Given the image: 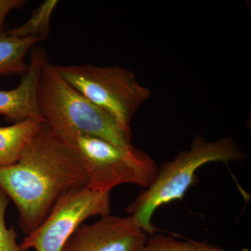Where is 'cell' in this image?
I'll return each mask as SVG.
<instances>
[{"mask_svg":"<svg viewBox=\"0 0 251 251\" xmlns=\"http://www.w3.org/2000/svg\"><path fill=\"white\" fill-rule=\"evenodd\" d=\"M58 2L57 0L44 1L33 12L27 22L6 32L21 39L39 37L44 40L49 35L51 16Z\"/></svg>","mask_w":251,"mask_h":251,"instance_id":"11","label":"cell"},{"mask_svg":"<svg viewBox=\"0 0 251 251\" xmlns=\"http://www.w3.org/2000/svg\"><path fill=\"white\" fill-rule=\"evenodd\" d=\"M148 235L135 216L108 214L81 225L61 251H141Z\"/></svg>","mask_w":251,"mask_h":251,"instance_id":"7","label":"cell"},{"mask_svg":"<svg viewBox=\"0 0 251 251\" xmlns=\"http://www.w3.org/2000/svg\"><path fill=\"white\" fill-rule=\"evenodd\" d=\"M87 184L76 152L46 122L15 164L0 167V189L17 207L26 235L39 227L61 198Z\"/></svg>","mask_w":251,"mask_h":251,"instance_id":"1","label":"cell"},{"mask_svg":"<svg viewBox=\"0 0 251 251\" xmlns=\"http://www.w3.org/2000/svg\"><path fill=\"white\" fill-rule=\"evenodd\" d=\"M49 60L45 50L32 48L30 62L21 83L14 90H0V115L13 124L36 120L45 122L38 99V89L43 68Z\"/></svg>","mask_w":251,"mask_h":251,"instance_id":"8","label":"cell"},{"mask_svg":"<svg viewBox=\"0 0 251 251\" xmlns=\"http://www.w3.org/2000/svg\"><path fill=\"white\" fill-rule=\"evenodd\" d=\"M27 3L25 0H0V34L4 32L6 16L13 10L20 9Z\"/></svg>","mask_w":251,"mask_h":251,"instance_id":"14","label":"cell"},{"mask_svg":"<svg viewBox=\"0 0 251 251\" xmlns=\"http://www.w3.org/2000/svg\"><path fill=\"white\" fill-rule=\"evenodd\" d=\"M247 157L232 137L207 142L198 135L189 150L181 151L173 161L165 162L158 168L151 184L138 194L126 211L136 218L147 234L153 235L157 228L151 219L157 208L181 200L194 182L198 168L211 162L242 161Z\"/></svg>","mask_w":251,"mask_h":251,"instance_id":"3","label":"cell"},{"mask_svg":"<svg viewBox=\"0 0 251 251\" xmlns=\"http://www.w3.org/2000/svg\"><path fill=\"white\" fill-rule=\"evenodd\" d=\"M42 123L29 120L0 127V167L12 166L18 161Z\"/></svg>","mask_w":251,"mask_h":251,"instance_id":"9","label":"cell"},{"mask_svg":"<svg viewBox=\"0 0 251 251\" xmlns=\"http://www.w3.org/2000/svg\"><path fill=\"white\" fill-rule=\"evenodd\" d=\"M110 193L76 188L54 204L37 228L20 244L24 251H61L74 232L92 216L110 214Z\"/></svg>","mask_w":251,"mask_h":251,"instance_id":"5","label":"cell"},{"mask_svg":"<svg viewBox=\"0 0 251 251\" xmlns=\"http://www.w3.org/2000/svg\"><path fill=\"white\" fill-rule=\"evenodd\" d=\"M38 99L46 123L56 132L75 130L105 140L156 177L158 170L156 162L132 145L131 135L122 129L110 114L68 84L49 60L41 72Z\"/></svg>","mask_w":251,"mask_h":251,"instance_id":"2","label":"cell"},{"mask_svg":"<svg viewBox=\"0 0 251 251\" xmlns=\"http://www.w3.org/2000/svg\"><path fill=\"white\" fill-rule=\"evenodd\" d=\"M55 67L68 84L110 114L122 129L131 135L133 115L151 95V91L138 82L134 73L125 68L90 64Z\"/></svg>","mask_w":251,"mask_h":251,"instance_id":"4","label":"cell"},{"mask_svg":"<svg viewBox=\"0 0 251 251\" xmlns=\"http://www.w3.org/2000/svg\"><path fill=\"white\" fill-rule=\"evenodd\" d=\"M141 251H228L206 242L179 241L171 235L156 234L148 238Z\"/></svg>","mask_w":251,"mask_h":251,"instance_id":"12","label":"cell"},{"mask_svg":"<svg viewBox=\"0 0 251 251\" xmlns=\"http://www.w3.org/2000/svg\"><path fill=\"white\" fill-rule=\"evenodd\" d=\"M43 41L39 37L21 38L8 34H0V75L25 74L28 65L25 57L29 50Z\"/></svg>","mask_w":251,"mask_h":251,"instance_id":"10","label":"cell"},{"mask_svg":"<svg viewBox=\"0 0 251 251\" xmlns=\"http://www.w3.org/2000/svg\"><path fill=\"white\" fill-rule=\"evenodd\" d=\"M59 134L80 158L88 177L87 188L90 189L110 193L112 188L124 184L147 188L155 179L105 140L75 130Z\"/></svg>","mask_w":251,"mask_h":251,"instance_id":"6","label":"cell"},{"mask_svg":"<svg viewBox=\"0 0 251 251\" xmlns=\"http://www.w3.org/2000/svg\"><path fill=\"white\" fill-rule=\"evenodd\" d=\"M9 203V198L0 189V251H24L18 244L16 229L14 227L8 228L5 223Z\"/></svg>","mask_w":251,"mask_h":251,"instance_id":"13","label":"cell"}]
</instances>
